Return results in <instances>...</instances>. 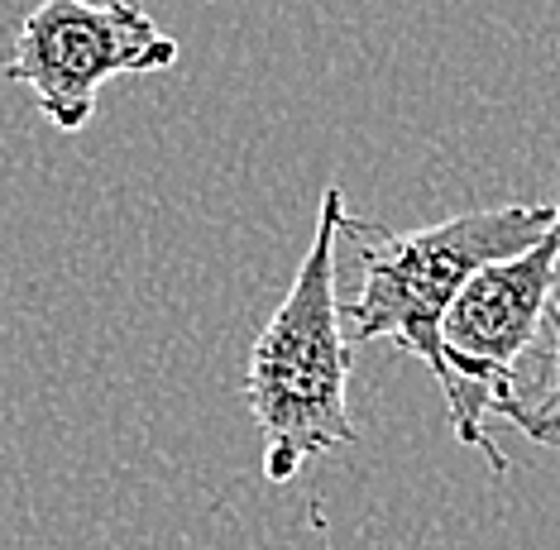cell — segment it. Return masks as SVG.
I'll list each match as a JSON object with an SVG mask.
<instances>
[{
    "label": "cell",
    "mask_w": 560,
    "mask_h": 550,
    "mask_svg": "<svg viewBox=\"0 0 560 550\" xmlns=\"http://www.w3.org/2000/svg\"><path fill=\"white\" fill-rule=\"evenodd\" d=\"M546 340H551V383L537 402H522L513 412V426L527 441L546 445V450H560V292L546 312Z\"/></svg>",
    "instance_id": "5b68a950"
},
{
    "label": "cell",
    "mask_w": 560,
    "mask_h": 550,
    "mask_svg": "<svg viewBox=\"0 0 560 550\" xmlns=\"http://www.w3.org/2000/svg\"><path fill=\"white\" fill-rule=\"evenodd\" d=\"M556 292H560V211L556 225L532 249H522L517 259L479 268L460 297H455V306L445 312L441 344L455 378L445 412H451L460 445L483 450L493 475H508V455L489 441L483 417L513 421V412L522 407L517 360L546 330V312H551Z\"/></svg>",
    "instance_id": "3957f363"
},
{
    "label": "cell",
    "mask_w": 560,
    "mask_h": 550,
    "mask_svg": "<svg viewBox=\"0 0 560 550\" xmlns=\"http://www.w3.org/2000/svg\"><path fill=\"white\" fill-rule=\"evenodd\" d=\"M177 62V38L135 0H39L15 30L5 77L34 92V106L58 134L92 125L110 77L163 72Z\"/></svg>",
    "instance_id": "277c9868"
},
{
    "label": "cell",
    "mask_w": 560,
    "mask_h": 550,
    "mask_svg": "<svg viewBox=\"0 0 560 550\" xmlns=\"http://www.w3.org/2000/svg\"><path fill=\"white\" fill-rule=\"evenodd\" d=\"M346 211V191L330 183L298 278L249 350L245 402L254 426L264 431V475L273 483H288L312 455L360 441L350 417V336L336 297Z\"/></svg>",
    "instance_id": "6da1fadb"
},
{
    "label": "cell",
    "mask_w": 560,
    "mask_h": 550,
    "mask_svg": "<svg viewBox=\"0 0 560 550\" xmlns=\"http://www.w3.org/2000/svg\"><path fill=\"white\" fill-rule=\"evenodd\" d=\"M307 513H312V536H316V550H330V536H326V517H322V503H312Z\"/></svg>",
    "instance_id": "8992f818"
},
{
    "label": "cell",
    "mask_w": 560,
    "mask_h": 550,
    "mask_svg": "<svg viewBox=\"0 0 560 550\" xmlns=\"http://www.w3.org/2000/svg\"><path fill=\"white\" fill-rule=\"evenodd\" d=\"M560 201H517V207L460 211L427 230H398L364 221L346 211L340 235H350L354 259H360V292L340 302L350 340H398L441 383L445 402L455 393L451 364H445L441 326L465 283L489 264L517 259L532 249L546 230L556 225Z\"/></svg>",
    "instance_id": "7a4b0ae2"
}]
</instances>
